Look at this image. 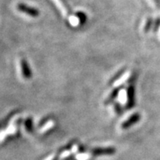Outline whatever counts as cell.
I'll return each instance as SVG.
<instances>
[{"label": "cell", "mask_w": 160, "mask_h": 160, "mask_svg": "<svg viewBox=\"0 0 160 160\" xmlns=\"http://www.w3.org/2000/svg\"><path fill=\"white\" fill-rule=\"evenodd\" d=\"M142 119V116L141 114L138 113H133L132 115L129 116L126 120H124L121 124V128L122 129H127V128L132 127V125L136 124L138 121H140Z\"/></svg>", "instance_id": "1"}, {"label": "cell", "mask_w": 160, "mask_h": 160, "mask_svg": "<svg viewBox=\"0 0 160 160\" xmlns=\"http://www.w3.org/2000/svg\"><path fill=\"white\" fill-rule=\"evenodd\" d=\"M17 9L20 12H23V13L28 15L29 16H32V17H38L40 15V12H39L38 9L27 6L26 4L24 3L17 4Z\"/></svg>", "instance_id": "2"}, {"label": "cell", "mask_w": 160, "mask_h": 160, "mask_svg": "<svg viewBox=\"0 0 160 160\" xmlns=\"http://www.w3.org/2000/svg\"><path fill=\"white\" fill-rule=\"evenodd\" d=\"M20 69H21V73H22V76L24 77V79H31L32 76V70H31L30 66H29V64H28L26 59H24V58L20 59Z\"/></svg>", "instance_id": "3"}, {"label": "cell", "mask_w": 160, "mask_h": 160, "mask_svg": "<svg viewBox=\"0 0 160 160\" xmlns=\"http://www.w3.org/2000/svg\"><path fill=\"white\" fill-rule=\"evenodd\" d=\"M135 106V88L133 85H129L127 89V108L132 109Z\"/></svg>", "instance_id": "4"}, {"label": "cell", "mask_w": 160, "mask_h": 160, "mask_svg": "<svg viewBox=\"0 0 160 160\" xmlns=\"http://www.w3.org/2000/svg\"><path fill=\"white\" fill-rule=\"evenodd\" d=\"M92 154L97 156L99 155H111L116 153V148L114 147H104V148H95L92 150Z\"/></svg>", "instance_id": "5"}, {"label": "cell", "mask_w": 160, "mask_h": 160, "mask_svg": "<svg viewBox=\"0 0 160 160\" xmlns=\"http://www.w3.org/2000/svg\"><path fill=\"white\" fill-rule=\"evenodd\" d=\"M120 89H121V87L115 88V89L111 92L109 96L107 98V99H106L105 102H104V104H105V105H108V104L112 103V102L114 101V99H115V98L118 96V94H119V93H120Z\"/></svg>", "instance_id": "6"}, {"label": "cell", "mask_w": 160, "mask_h": 160, "mask_svg": "<svg viewBox=\"0 0 160 160\" xmlns=\"http://www.w3.org/2000/svg\"><path fill=\"white\" fill-rule=\"evenodd\" d=\"M17 111H13V112H12L11 113H9L7 116V117H5L4 119H2V120H0V129H2V128H4V127H6L7 125H8V122H9V120L12 119L13 116H14L15 114L17 113Z\"/></svg>", "instance_id": "7"}, {"label": "cell", "mask_w": 160, "mask_h": 160, "mask_svg": "<svg viewBox=\"0 0 160 160\" xmlns=\"http://www.w3.org/2000/svg\"><path fill=\"white\" fill-rule=\"evenodd\" d=\"M24 128L28 132H32V119L31 117H28L24 120Z\"/></svg>", "instance_id": "8"}, {"label": "cell", "mask_w": 160, "mask_h": 160, "mask_svg": "<svg viewBox=\"0 0 160 160\" xmlns=\"http://www.w3.org/2000/svg\"><path fill=\"white\" fill-rule=\"evenodd\" d=\"M154 25V20H153V19L151 18V17H148L147 18V20H146V24H145V26H144V32H148L149 30H150V28H151V27Z\"/></svg>", "instance_id": "9"}, {"label": "cell", "mask_w": 160, "mask_h": 160, "mask_svg": "<svg viewBox=\"0 0 160 160\" xmlns=\"http://www.w3.org/2000/svg\"><path fill=\"white\" fill-rule=\"evenodd\" d=\"M76 16H77V18L79 19L80 24H83L86 21V16H85V14L83 12H77Z\"/></svg>", "instance_id": "10"}, {"label": "cell", "mask_w": 160, "mask_h": 160, "mask_svg": "<svg viewBox=\"0 0 160 160\" xmlns=\"http://www.w3.org/2000/svg\"><path fill=\"white\" fill-rule=\"evenodd\" d=\"M114 109H115V112H116L117 115H121L123 113V110H122L121 106L119 102H116V103L114 104Z\"/></svg>", "instance_id": "11"}, {"label": "cell", "mask_w": 160, "mask_h": 160, "mask_svg": "<svg viewBox=\"0 0 160 160\" xmlns=\"http://www.w3.org/2000/svg\"><path fill=\"white\" fill-rule=\"evenodd\" d=\"M159 28H160V17H158V18H156V20H155V21H154V25H153V31H154V32H157Z\"/></svg>", "instance_id": "12"}, {"label": "cell", "mask_w": 160, "mask_h": 160, "mask_svg": "<svg viewBox=\"0 0 160 160\" xmlns=\"http://www.w3.org/2000/svg\"><path fill=\"white\" fill-rule=\"evenodd\" d=\"M54 1H55V2H56V3L58 4V5H59V8H60L61 10H62L63 12V14H64V15L68 14L67 9H66V8H65V7H64V5H63V4L62 3V2H61L60 1H59V0H54Z\"/></svg>", "instance_id": "13"}, {"label": "cell", "mask_w": 160, "mask_h": 160, "mask_svg": "<svg viewBox=\"0 0 160 160\" xmlns=\"http://www.w3.org/2000/svg\"><path fill=\"white\" fill-rule=\"evenodd\" d=\"M123 73H124V71H123V70H121L120 72H119V73H118V74H116V75L115 76V77H113V78H112V81H111V85H112V83H113L114 81H116V80L119 79L120 77H122ZM120 78H121V77H120Z\"/></svg>", "instance_id": "14"}, {"label": "cell", "mask_w": 160, "mask_h": 160, "mask_svg": "<svg viewBox=\"0 0 160 160\" xmlns=\"http://www.w3.org/2000/svg\"><path fill=\"white\" fill-rule=\"evenodd\" d=\"M154 2L156 3V6L158 8H160V0H154Z\"/></svg>", "instance_id": "15"}, {"label": "cell", "mask_w": 160, "mask_h": 160, "mask_svg": "<svg viewBox=\"0 0 160 160\" xmlns=\"http://www.w3.org/2000/svg\"><path fill=\"white\" fill-rule=\"evenodd\" d=\"M53 160H57V158H54V159H53Z\"/></svg>", "instance_id": "16"}]
</instances>
